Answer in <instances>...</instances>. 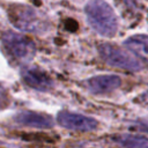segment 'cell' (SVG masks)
<instances>
[{
	"label": "cell",
	"instance_id": "obj_4",
	"mask_svg": "<svg viewBox=\"0 0 148 148\" xmlns=\"http://www.w3.org/2000/svg\"><path fill=\"white\" fill-rule=\"evenodd\" d=\"M2 40L7 51L17 60L25 62L34 58L36 49L29 38L13 31H7L3 35Z\"/></svg>",
	"mask_w": 148,
	"mask_h": 148
},
{
	"label": "cell",
	"instance_id": "obj_1",
	"mask_svg": "<svg viewBox=\"0 0 148 148\" xmlns=\"http://www.w3.org/2000/svg\"><path fill=\"white\" fill-rule=\"evenodd\" d=\"M84 13L90 27L99 35L112 37L118 29V20L113 8L104 0H90Z\"/></svg>",
	"mask_w": 148,
	"mask_h": 148
},
{
	"label": "cell",
	"instance_id": "obj_11",
	"mask_svg": "<svg viewBox=\"0 0 148 148\" xmlns=\"http://www.w3.org/2000/svg\"><path fill=\"white\" fill-rule=\"evenodd\" d=\"M7 103H8V98H7L6 90L0 86V109L7 106Z\"/></svg>",
	"mask_w": 148,
	"mask_h": 148
},
{
	"label": "cell",
	"instance_id": "obj_6",
	"mask_svg": "<svg viewBox=\"0 0 148 148\" xmlns=\"http://www.w3.org/2000/svg\"><path fill=\"white\" fill-rule=\"evenodd\" d=\"M120 84H121L120 77L111 74L96 75L88 79L84 82L86 88L92 94H108L119 88Z\"/></svg>",
	"mask_w": 148,
	"mask_h": 148
},
{
	"label": "cell",
	"instance_id": "obj_7",
	"mask_svg": "<svg viewBox=\"0 0 148 148\" xmlns=\"http://www.w3.org/2000/svg\"><path fill=\"white\" fill-rule=\"evenodd\" d=\"M22 77L28 86L40 91H47L52 88V80L46 73L36 67H25L22 69Z\"/></svg>",
	"mask_w": 148,
	"mask_h": 148
},
{
	"label": "cell",
	"instance_id": "obj_8",
	"mask_svg": "<svg viewBox=\"0 0 148 148\" xmlns=\"http://www.w3.org/2000/svg\"><path fill=\"white\" fill-rule=\"evenodd\" d=\"M15 120L21 125L36 128H49L53 126V120L49 116L31 111H23L18 113Z\"/></svg>",
	"mask_w": 148,
	"mask_h": 148
},
{
	"label": "cell",
	"instance_id": "obj_10",
	"mask_svg": "<svg viewBox=\"0 0 148 148\" xmlns=\"http://www.w3.org/2000/svg\"><path fill=\"white\" fill-rule=\"evenodd\" d=\"M112 140L123 147H148V139L133 134H119L112 138Z\"/></svg>",
	"mask_w": 148,
	"mask_h": 148
},
{
	"label": "cell",
	"instance_id": "obj_9",
	"mask_svg": "<svg viewBox=\"0 0 148 148\" xmlns=\"http://www.w3.org/2000/svg\"><path fill=\"white\" fill-rule=\"evenodd\" d=\"M124 45L132 53L148 61V36L147 35L131 36L124 42Z\"/></svg>",
	"mask_w": 148,
	"mask_h": 148
},
{
	"label": "cell",
	"instance_id": "obj_5",
	"mask_svg": "<svg viewBox=\"0 0 148 148\" xmlns=\"http://www.w3.org/2000/svg\"><path fill=\"white\" fill-rule=\"evenodd\" d=\"M57 121L60 126L72 131L89 132L94 131L98 126V123L95 118L69 111H60L57 116Z\"/></svg>",
	"mask_w": 148,
	"mask_h": 148
},
{
	"label": "cell",
	"instance_id": "obj_3",
	"mask_svg": "<svg viewBox=\"0 0 148 148\" xmlns=\"http://www.w3.org/2000/svg\"><path fill=\"white\" fill-rule=\"evenodd\" d=\"M10 22L18 29L28 32H42L46 29L45 20L32 8L27 6H13L9 9Z\"/></svg>",
	"mask_w": 148,
	"mask_h": 148
},
{
	"label": "cell",
	"instance_id": "obj_2",
	"mask_svg": "<svg viewBox=\"0 0 148 148\" xmlns=\"http://www.w3.org/2000/svg\"><path fill=\"white\" fill-rule=\"evenodd\" d=\"M98 52L102 59L112 67L130 72H139L142 69V64L139 59L117 45L103 43L98 46Z\"/></svg>",
	"mask_w": 148,
	"mask_h": 148
}]
</instances>
